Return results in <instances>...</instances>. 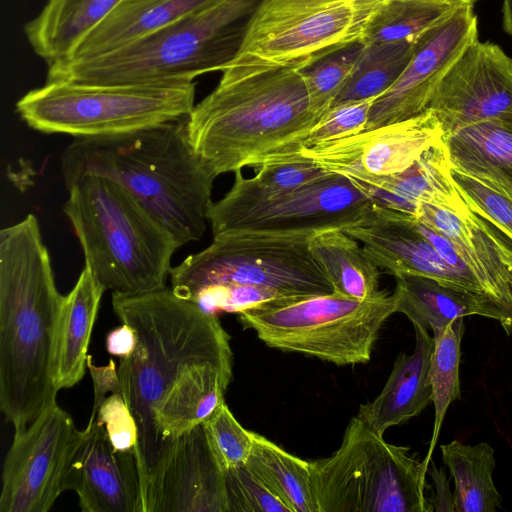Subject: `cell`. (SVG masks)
<instances>
[{
  "label": "cell",
  "instance_id": "cell-1",
  "mask_svg": "<svg viewBox=\"0 0 512 512\" xmlns=\"http://www.w3.org/2000/svg\"><path fill=\"white\" fill-rule=\"evenodd\" d=\"M323 115L312 110L300 70L228 67L187 118L189 141L215 176L301 157Z\"/></svg>",
  "mask_w": 512,
  "mask_h": 512
},
{
  "label": "cell",
  "instance_id": "cell-2",
  "mask_svg": "<svg viewBox=\"0 0 512 512\" xmlns=\"http://www.w3.org/2000/svg\"><path fill=\"white\" fill-rule=\"evenodd\" d=\"M39 221L0 231V409L15 431L56 402L55 335L64 300Z\"/></svg>",
  "mask_w": 512,
  "mask_h": 512
},
{
  "label": "cell",
  "instance_id": "cell-3",
  "mask_svg": "<svg viewBox=\"0 0 512 512\" xmlns=\"http://www.w3.org/2000/svg\"><path fill=\"white\" fill-rule=\"evenodd\" d=\"M66 188L99 175L124 187L177 240H199L208 222L215 176L194 151L187 118L103 136L76 138L63 151Z\"/></svg>",
  "mask_w": 512,
  "mask_h": 512
},
{
  "label": "cell",
  "instance_id": "cell-4",
  "mask_svg": "<svg viewBox=\"0 0 512 512\" xmlns=\"http://www.w3.org/2000/svg\"><path fill=\"white\" fill-rule=\"evenodd\" d=\"M112 308L137 336L133 354L117 367L122 395L138 426L136 458L142 497L164 444L154 411L180 374L211 361L232 367L230 336L216 314L176 295L171 288L140 294L112 293Z\"/></svg>",
  "mask_w": 512,
  "mask_h": 512
},
{
  "label": "cell",
  "instance_id": "cell-5",
  "mask_svg": "<svg viewBox=\"0 0 512 512\" xmlns=\"http://www.w3.org/2000/svg\"><path fill=\"white\" fill-rule=\"evenodd\" d=\"M264 0H213L168 26L97 57L58 61L46 81L86 85L191 83L238 56Z\"/></svg>",
  "mask_w": 512,
  "mask_h": 512
},
{
  "label": "cell",
  "instance_id": "cell-6",
  "mask_svg": "<svg viewBox=\"0 0 512 512\" xmlns=\"http://www.w3.org/2000/svg\"><path fill=\"white\" fill-rule=\"evenodd\" d=\"M63 211L82 247L85 264L112 293L140 294L166 287L175 237L124 187L86 175L70 187Z\"/></svg>",
  "mask_w": 512,
  "mask_h": 512
},
{
  "label": "cell",
  "instance_id": "cell-7",
  "mask_svg": "<svg viewBox=\"0 0 512 512\" xmlns=\"http://www.w3.org/2000/svg\"><path fill=\"white\" fill-rule=\"evenodd\" d=\"M310 463L317 512H431L428 466L354 416L340 447Z\"/></svg>",
  "mask_w": 512,
  "mask_h": 512
},
{
  "label": "cell",
  "instance_id": "cell-8",
  "mask_svg": "<svg viewBox=\"0 0 512 512\" xmlns=\"http://www.w3.org/2000/svg\"><path fill=\"white\" fill-rule=\"evenodd\" d=\"M196 83L86 85L46 81L16 103L31 128L76 138L118 135L188 118Z\"/></svg>",
  "mask_w": 512,
  "mask_h": 512
},
{
  "label": "cell",
  "instance_id": "cell-9",
  "mask_svg": "<svg viewBox=\"0 0 512 512\" xmlns=\"http://www.w3.org/2000/svg\"><path fill=\"white\" fill-rule=\"evenodd\" d=\"M393 313V295L385 291L367 300L332 292L269 302L241 312L239 321L271 348L343 366L370 360Z\"/></svg>",
  "mask_w": 512,
  "mask_h": 512
},
{
  "label": "cell",
  "instance_id": "cell-10",
  "mask_svg": "<svg viewBox=\"0 0 512 512\" xmlns=\"http://www.w3.org/2000/svg\"><path fill=\"white\" fill-rule=\"evenodd\" d=\"M313 236L213 237L208 247L172 267L170 288L190 301L204 290L227 285L260 286L286 298L332 293L330 280L311 252Z\"/></svg>",
  "mask_w": 512,
  "mask_h": 512
},
{
  "label": "cell",
  "instance_id": "cell-11",
  "mask_svg": "<svg viewBox=\"0 0 512 512\" xmlns=\"http://www.w3.org/2000/svg\"><path fill=\"white\" fill-rule=\"evenodd\" d=\"M231 189L213 202L208 222L213 237L228 234L316 235L345 230L359 223L374 207L344 176L329 173L302 187L271 192L254 179L234 173Z\"/></svg>",
  "mask_w": 512,
  "mask_h": 512
},
{
  "label": "cell",
  "instance_id": "cell-12",
  "mask_svg": "<svg viewBox=\"0 0 512 512\" xmlns=\"http://www.w3.org/2000/svg\"><path fill=\"white\" fill-rule=\"evenodd\" d=\"M384 2L264 0L251 21L238 56L228 67L301 69L335 50L362 40Z\"/></svg>",
  "mask_w": 512,
  "mask_h": 512
},
{
  "label": "cell",
  "instance_id": "cell-13",
  "mask_svg": "<svg viewBox=\"0 0 512 512\" xmlns=\"http://www.w3.org/2000/svg\"><path fill=\"white\" fill-rule=\"evenodd\" d=\"M83 430L57 402L15 431L2 469L0 512H47L66 491Z\"/></svg>",
  "mask_w": 512,
  "mask_h": 512
},
{
  "label": "cell",
  "instance_id": "cell-14",
  "mask_svg": "<svg viewBox=\"0 0 512 512\" xmlns=\"http://www.w3.org/2000/svg\"><path fill=\"white\" fill-rule=\"evenodd\" d=\"M226 470L198 425L169 440L143 488V512H228Z\"/></svg>",
  "mask_w": 512,
  "mask_h": 512
},
{
  "label": "cell",
  "instance_id": "cell-15",
  "mask_svg": "<svg viewBox=\"0 0 512 512\" xmlns=\"http://www.w3.org/2000/svg\"><path fill=\"white\" fill-rule=\"evenodd\" d=\"M427 109L444 136L512 111V58L499 45L476 39L447 70Z\"/></svg>",
  "mask_w": 512,
  "mask_h": 512
},
{
  "label": "cell",
  "instance_id": "cell-16",
  "mask_svg": "<svg viewBox=\"0 0 512 512\" xmlns=\"http://www.w3.org/2000/svg\"><path fill=\"white\" fill-rule=\"evenodd\" d=\"M443 136L438 119L427 109L403 121L304 147L301 155L346 178L386 176L411 167Z\"/></svg>",
  "mask_w": 512,
  "mask_h": 512
},
{
  "label": "cell",
  "instance_id": "cell-17",
  "mask_svg": "<svg viewBox=\"0 0 512 512\" xmlns=\"http://www.w3.org/2000/svg\"><path fill=\"white\" fill-rule=\"evenodd\" d=\"M473 7L459 8L416 39L413 56L401 76L373 103L365 130L403 121L426 110L447 70L478 39Z\"/></svg>",
  "mask_w": 512,
  "mask_h": 512
},
{
  "label": "cell",
  "instance_id": "cell-18",
  "mask_svg": "<svg viewBox=\"0 0 512 512\" xmlns=\"http://www.w3.org/2000/svg\"><path fill=\"white\" fill-rule=\"evenodd\" d=\"M344 231L358 240L368 257L386 273L394 277L400 274L429 277L481 297L497 310L472 276L458 271L442 258L419 231L414 216L374 206L359 223Z\"/></svg>",
  "mask_w": 512,
  "mask_h": 512
},
{
  "label": "cell",
  "instance_id": "cell-19",
  "mask_svg": "<svg viewBox=\"0 0 512 512\" xmlns=\"http://www.w3.org/2000/svg\"><path fill=\"white\" fill-rule=\"evenodd\" d=\"M417 220L446 236L456 247L488 300L512 335V242L491 223L472 212L422 204Z\"/></svg>",
  "mask_w": 512,
  "mask_h": 512
},
{
  "label": "cell",
  "instance_id": "cell-20",
  "mask_svg": "<svg viewBox=\"0 0 512 512\" xmlns=\"http://www.w3.org/2000/svg\"><path fill=\"white\" fill-rule=\"evenodd\" d=\"M66 490L84 512H143L140 472L134 451H119L91 415L73 457Z\"/></svg>",
  "mask_w": 512,
  "mask_h": 512
},
{
  "label": "cell",
  "instance_id": "cell-21",
  "mask_svg": "<svg viewBox=\"0 0 512 512\" xmlns=\"http://www.w3.org/2000/svg\"><path fill=\"white\" fill-rule=\"evenodd\" d=\"M347 179L374 206L414 217L422 204L457 211L468 208L453 178L443 140L430 147L411 167L402 172L386 176H350Z\"/></svg>",
  "mask_w": 512,
  "mask_h": 512
},
{
  "label": "cell",
  "instance_id": "cell-22",
  "mask_svg": "<svg viewBox=\"0 0 512 512\" xmlns=\"http://www.w3.org/2000/svg\"><path fill=\"white\" fill-rule=\"evenodd\" d=\"M414 330V352L399 354L380 394L360 405L356 415L380 436L388 428L419 415L432 401L430 360L434 338L419 326Z\"/></svg>",
  "mask_w": 512,
  "mask_h": 512
},
{
  "label": "cell",
  "instance_id": "cell-23",
  "mask_svg": "<svg viewBox=\"0 0 512 512\" xmlns=\"http://www.w3.org/2000/svg\"><path fill=\"white\" fill-rule=\"evenodd\" d=\"M213 0H122L63 60L104 55L144 38Z\"/></svg>",
  "mask_w": 512,
  "mask_h": 512
},
{
  "label": "cell",
  "instance_id": "cell-24",
  "mask_svg": "<svg viewBox=\"0 0 512 512\" xmlns=\"http://www.w3.org/2000/svg\"><path fill=\"white\" fill-rule=\"evenodd\" d=\"M105 288L84 265L59 313L52 379L57 391L75 386L85 375L88 348Z\"/></svg>",
  "mask_w": 512,
  "mask_h": 512
},
{
  "label": "cell",
  "instance_id": "cell-25",
  "mask_svg": "<svg viewBox=\"0 0 512 512\" xmlns=\"http://www.w3.org/2000/svg\"><path fill=\"white\" fill-rule=\"evenodd\" d=\"M452 169L512 199V111L443 137Z\"/></svg>",
  "mask_w": 512,
  "mask_h": 512
},
{
  "label": "cell",
  "instance_id": "cell-26",
  "mask_svg": "<svg viewBox=\"0 0 512 512\" xmlns=\"http://www.w3.org/2000/svg\"><path fill=\"white\" fill-rule=\"evenodd\" d=\"M232 379V367L205 361L184 370L154 411L158 434L165 444L203 424L220 405Z\"/></svg>",
  "mask_w": 512,
  "mask_h": 512
},
{
  "label": "cell",
  "instance_id": "cell-27",
  "mask_svg": "<svg viewBox=\"0 0 512 512\" xmlns=\"http://www.w3.org/2000/svg\"><path fill=\"white\" fill-rule=\"evenodd\" d=\"M393 292L395 312L403 313L424 330L442 329L453 320L469 315H480L501 322L499 312L486 300L476 295L445 286L420 275L395 276Z\"/></svg>",
  "mask_w": 512,
  "mask_h": 512
},
{
  "label": "cell",
  "instance_id": "cell-28",
  "mask_svg": "<svg viewBox=\"0 0 512 512\" xmlns=\"http://www.w3.org/2000/svg\"><path fill=\"white\" fill-rule=\"evenodd\" d=\"M122 0H47L24 26L33 51L47 65L69 56L77 43Z\"/></svg>",
  "mask_w": 512,
  "mask_h": 512
},
{
  "label": "cell",
  "instance_id": "cell-29",
  "mask_svg": "<svg viewBox=\"0 0 512 512\" xmlns=\"http://www.w3.org/2000/svg\"><path fill=\"white\" fill-rule=\"evenodd\" d=\"M359 243L342 229H330L314 235L310 249L335 293L367 300L381 293L380 268Z\"/></svg>",
  "mask_w": 512,
  "mask_h": 512
},
{
  "label": "cell",
  "instance_id": "cell-30",
  "mask_svg": "<svg viewBox=\"0 0 512 512\" xmlns=\"http://www.w3.org/2000/svg\"><path fill=\"white\" fill-rule=\"evenodd\" d=\"M442 460L454 480L456 512H495L502 502L494 481V449L486 442L458 440L440 446Z\"/></svg>",
  "mask_w": 512,
  "mask_h": 512
},
{
  "label": "cell",
  "instance_id": "cell-31",
  "mask_svg": "<svg viewBox=\"0 0 512 512\" xmlns=\"http://www.w3.org/2000/svg\"><path fill=\"white\" fill-rule=\"evenodd\" d=\"M245 465L291 512H317L310 488L309 461L253 432V447Z\"/></svg>",
  "mask_w": 512,
  "mask_h": 512
},
{
  "label": "cell",
  "instance_id": "cell-32",
  "mask_svg": "<svg viewBox=\"0 0 512 512\" xmlns=\"http://www.w3.org/2000/svg\"><path fill=\"white\" fill-rule=\"evenodd\" d=\"M415 42H365L351 77L333 105L383 95L409 64Z\"/></svg>",
  "mask_w": 512,
  "mask_h": 512
},
{
  "label": "cell",
  "instance_id": "cell-33",
  "mask_svg": "<svg viewBox=\"0 0 512 512\" xmlns=\"http://www.w3.org/2000/svg\"><path fill=\"white\" fill-rule=\"evenodd\" d=\"M463 6L432 0H385L372 18L365 42L415 41Z\"/></svg>",
  "mask_w": 512,
  "mask_h": 512
},
{
  "label": "cell",
  "instance_id": "cell-34",
  "mask_svg": "<svg viewBox=\"0 0 512 512\" xmlns=\"http://www.w3.org/2000/svg\"><path fill=\"white\" fill-rule=\"evenodd\" d=\"M464 330V318L460 317L446 327L433 331L430 378L435 419L428 452L422 460L426 466H429L432 460L446 411L453 401L460 398L459 365Z\"/></svg>",
  "mask_w": 512,
  "mask_h": 512
},
{
  "label": "cell",
  "instance_id": "cell-35",
  "mask_svg": "<svg viewBox=\"0 0 512 512\" xmlns=\"http://www.w3.org/2000/svg\"><path fill=\"white\" fill-rule=\"evenodd\" d=\"M365 42L350 43L302 67L300 73L312 110L323 115L346 86Z\"/></svg>",
  "mask_w": 512,
  "mask_h": 512
},
{
  "label": "cell",
  "instance_id": "cell-36",
  "mask_svg": "<svg viewBox=\"0 0 512 512\" xmlns=\"http://www.w3.org/2000/svg\"><path fill=\"white\" fill-rule=\"evenodd\" d=\"M203 425L210 445L225 470L247 462L253 447V432L237 421L225 402Z\"/></svg>",
  "mask_w": 512,
  "mask_h": 512
},
{
  "label": "cell",
  "instance_id": "cell-37",
  "mask_svg": "<svg viewBox=\"0 0 512 512\" xmlns=\"http://www.w3.org/2000/svg\"><path fill=\"white\" fill-rule=\"evenodd\" d=\"M452 175L468 208L512 242V199L467 174L452 169Z\"/></svg>",
  "mask_w": 512,
  "mask_h": 512
},
{
  "label": "cell",
  "instance_id": "cell-38",
  "mask_svg": "<svg viewBox=\"0 0 512 512\" xmlns=\"http://www.w3.org/2000/svg\"><path fill=\"white\" fill-rule=\"evenodd\" d=\"M228 512H291L245 464L226 470Z\"/></svg>",
  "mask_w": 512,
  "mask_h": 512
},
{
  "label": "cell",
  "instance_id": "cell-39",
  "mask_svg": "<svg viewBox=\"0 0 512 512\" xmlns=\"http://www.w3.org/2000/svg\"><path fill=\"white\" fill-rule=\"evenodd\" d=\"M376 99L343 102L330 107L311 129L305 147L365 130Z\"/></svg>",
  "mask_w": 512,
  "mask_h": 512
},
{
  "label": "cell",
  "instance_id": "cell-40",
  "mask_svg": "<svg viewBox=\"0 0 512 512\" xmlns=\"http://www.w3.org/2000/svg\"><path fill=\"white\" fill-rule=\"evenodd\" d=\"M91 415L105 429L115 449L136 451L138 426L122 394L108 395L97 409L92 410Z\"/></svg>",
  "mask_w": 512,
  "mask_h": 512
},
{
  "label": "cell",
  "instance_id": "cell-41",
  "mask_svg": "<svg viewBox=\"0 0 512 512\" xmlns=\"http://www.w3.org/2000/svg\"><path fill=\"white\" fill-rule=\"evenodd\" d=\"M256 171L254 181L271 192L293 190L329 174L302 155L295 160L262 166Z\"/></svg>",
  "mask_w": 512,
  "mask_h": 512
},
{
  "label": "cell",
  "instance_id": "cell-42",
  "mask_svg": "<svg viewBox=\"0 0 512 512\" xmlns=\"http://www.w3.org/2000/svg\"><path fill=\"white\" fill-rule=\"evenodd\" d=\"M87 368L89 369L93 381V409H97L101 405L107 397V393L122 394L117 367L113 360H110L106 366H97L93 363L92 356L88 355Z\"/></svg>",
  "mask_w": 512,
  "mask_h": 512
},
{
  "label": "cell",
  "instance_id": "cell-43",
  "mask_svg": "<svg viewBox=\"0 0 512 512\" xmlns=\"http://www.w3.org/2000/svg\"><path fill=\"white\" fill-rule=\"evenodd\" d=\"M427 475L430 476L435 494L432 498V504L435 512H456L454 493L449 487V479L444 467L438 468L431 460Z\"/></svg>",
  "mask_w": 512,
  "mask_h": 512
},
{
  "label": "cell",
  "instance_id": "cell-44",
  "mask_svg": "<svg viewBox=\"0 0 512 512\" xmlns=\"http://www.w3.org/2000/svg\"><path fill=\"white\" fill-rule=\"evenodd\" d=\"M136 345V333L131 326L125 323L111 330L106 337L108 353L120 359L131 356L136 349Z\"/></svg>",
  "mask_w": 512,
  "mask_h": 512
},
{
  "label": "cell",
  "instance_id": "cell-45",
  "mask_svg": "<svg viewBox=\"0 0 512 512\" xmlns=\"http://www.w3.org/2000/svg\"><path fill=\"white\" fill-rule=\"evenodd\" d=\"M502 24L504 31L512 36V0H503Z\"/></svg>",
  "mask_w": 512,
  "mask_h": 512
},
{
  "label": "cell",
  "instance_id": "cell-46",
  "mask_svg": "<svg viewBox=\"0 0 512 512\" xmlns=\"http://www.w3.org/2000/svg\"><path fill=\"white\" fill-rule=\"evenodd\" d=\"M432 1L450 3V4L459 5V6H474V4L476 2H478L479 0H432Z\"/></svg>",
  "mask_w": 512,
  "mask_h": 512
}]
</instances>
